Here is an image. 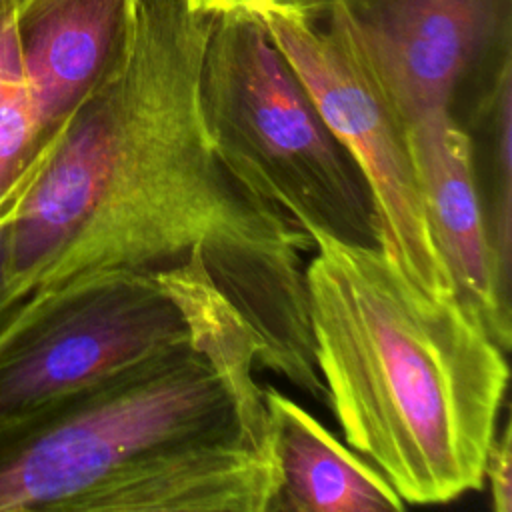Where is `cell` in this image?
I'll list each match as a JSON object with an SVG mask.
<instances>
[{
    "instance_id": "cell-1",
    "label": "cell",
    "mask_w": 512,
    "mask_h": 512,
    "mask_svg": "<svg viewBox=\"0 0 512 512\" xmlns=\"http://www.w3.org/2000/svg\"><path fill=\"white\" fill-rule=\"evenodd\" d=\"M210 14L140 0L124 58L16 174L0 352L92 280L204 260L256 342V364L326 404L306 304L312 238L246 186L204 122Z\"/></svg>"
},
{
    "instance_id": "cell-2",
    "label": "cell",
    "mask_w": 512,
    "mask_h": 512,
    "mask_svg": "<svg viewBox=\"0 0 512 512\" xmlns=\"http://www.w3.org/2000/svg\"><path fill=\"white\" fill-rule=\"evenodd\" d=\"M310 238L314 364L346 446L406 506L480 490L508 390L506 350L458 294L422 292L378 244Z\"/></svg>"
},
{
    "instance_id": "cell-3",
    "label": "cell",
    "mask_w": 512,
    "mask_h": 512,
    "mask_svg": "<svg viewBox=\"0 0 512 512\" xmlns=\"http://www.w3.org/2000/svg\"><path fill=\"white\" fill-rule=\"evenodd\" d=\"M254 370V336L226 304L198 336L92 384L2 450L0 512H66L84 492L174 448H272Z\"/></svg>"
},
{
    "instance_id": "cell-4",
    "label": "cell",
    "mask_w": 512,
    "mask_h": 512,
    "mask_svg": "<svg viewBox=\"0 0 512 512\" xmlns=\"http://www.w3.org/2000/svg\"><path fill=\"white\" fill-rule=\"evenodd\" d=\"M200 104L226 166L294 226L378 244L368 184L254 8L210 14Z\"/></svg>"
},
{
    "instance_id": "cell-5",
    "label": "cell",
    "mask_w": 512,
    "mask_h": 512,
    "mask_svg": "<svg viewBox=\"0 0 512 512\" xmlns=\"http://www.w3.org/2000/svg\"><path fill=\"white\" fill-rule=\"evenodd\" d=\"M226 304L200 258L92 280L0 352V452L68 398L198 336Z\"/></svg>"
},
{
    "instance_id": "cell-6",
    "label": "cell",
    "mask_w": 512,
    "mask_h": 512,
    "mask_svg": "<svg viewBox=\"0 0 512 512\" xmlns=\"http://www.w3.org/2000/svg\"><path fill=\"white\" fill-rule=\"evenodd\" d=\"M314 16L406 124L480 114L512 78V0H328Z\"/></svg>"
},
{
    "instance_id": "cell-7",
    "label": "cell",
    "mask_w": 512,
    "mask_h": 512,
    "mask_svg": "<svg viewBox=\"0 0 512 512\" xmlns=\"http://www.w3.org/2000/svg\"><path fill=\"white\" fill-rule=\"evenodd\" d=\"M256 12L322 120L360 168L372 196L380 250L422 292L454 296L452 276L428 224L408 124L318 16L272 6Z\"/></svg>"
},
{
    "instance_id": "cell-8",
    "label": "cell",
    "mask_w": 512,
    "mask_h": 512,
    "mask_svg": "<svg viewBox=\"0 0 512 512\" xmlns=\"http://www.w3.org/2000/svg\"><path fill=\"white\" fill-rule=\"evenodd\" d=\"M408 142L434 242L456 294L510 348V280L502 274L478 188L474 142L452 112L408 124Z\"/></svg>"
},
{
    "instance_id": "cell-9",
    "label": "cell",
    "mask_w": 512,
    "mask_h": 512,
    "mask_svg": "<svg viewBox=\"0 0 512 512\" xmlns=\"http://www.w3.org/2000/svg\"><path fill=\"white\" fill-rule=\"evenodd\" d=\"M140 0H18L16 36L40 138L124 58Z\"/></svg>"
},
{
    "instance_id": "cell-10",
    "label": "cell",
    "mask_w": 512,
    "mask_h": 512,
    "mask_svg": "<svg viewBox=\"0 0 512 512\" xmlns=\"http://www.w3.org/2000/svg\"><path fill=\"white\" fill-rule=\"evenodd\" d=\"M262 398L278 468L272 512H398L406 508L388 480L304 406L272 386L262 388Z\"/></svg>"
},
{
    "instance_id": "cell-11",
    "label": "cell",
    "mask_w": 512,
    "mask_h": 512,
    "mask_svg": "<svg viewBox=\"0 0 512 512\" xmlns=\"http://www.w3.org/2000/svg\"><path fill=\"white\" fill-rule=\"evenodd\" d=\"M16 2L0 0V194L40 140L16 36Z\"/></svg>"
},
{
    "instance_id": "cell-12",
    "label": "cell",
    "mask_w": 512,
    "mask_h": 512,
    "mask_svg": "<svg viewBox=\"0 0 512 512\" xmlns=\"http://www.w3.org/2000/svg\"><path fill=\"white\" fill-rule=\"evenodd\" d=\"M510 96L512 80H506L484 110L478 114L490 124L492 132V180L494 204L488 218L492 244L498 256L502 274L510 280Z\"/></svg>"
},
{
    "instance_id": "cell-13",
    "label": "cell",
    "mask_w": 512,
    "mask_h": 512,
    "mask_svg": "<svg viewBox=\"0 0 512 512\" xmlns=\"http://www.w3.org/2000/svg\"><path fill=\"white\" fill-rule=\"evenodd\" d=\"M510 464H512V444H510V424L504 422L500 434L490 446L484 480L490 484L492 494V508L496 512H510L512 510V478H510Z\"/></svg>"
},
{
    "instance_id": "cell-14",
    "label": "cell",
    "mask_w": 512,
    "mask_h": 512,
    "mask_svg": "<svg viewBox=\"0 0 512 512\" xmlns=\"http://www.w3.org/2000/svg\"><path fill=\"white\" fill-rule=\"evenodd\" d=\"M16 198V176L8 184V188L0 194V284L6 274L8 264V246H10V224H12V208Z\"/></svg>"
},
{
    "instance_id": "cell-15",
    "label": "cell",
    "mask_w": 512,
    "mask_h": 512,
    "mask_svg": "<svg viewBox=\"0 0 512 512\" xmlns=\"http://www.w3.org/2000/svg\"><path fill=\"white\" fill-rule=\"evenodd\" d=\"M188 8L200 14H212L218 10L230 8H254L260 10L266 6V0H186Z\"/></svg>"
},
{
    "instance_id": "cell-16",
    "label": "cell",
    "mask_w": 512,
    "mask_h": 512,
    "mask_svg": "<svg viewBox=\"0 0 512 512\" xmlns=\"http://www.w3.org/2000/svg\"><path fill=\"white\" fill-rule=\"evenodd\" d=\"M328 0H266V6L272 8H282V10H292V12H300V14H308L314 16L322 10V6ZM264 6V8H266Z\"/></svg>"
}]
</instances>
